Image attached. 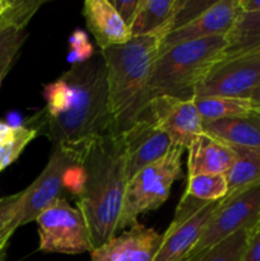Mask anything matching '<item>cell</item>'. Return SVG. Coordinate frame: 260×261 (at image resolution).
<instances>
[{
  "instance_id": "obj_38",
  "label": "cell",
  "mask_w": 260,
  "mask_h": 261,
  "mask_svg": "<svg viewBox=\"0 0 260 261\" xmlns=\"http://www.w3.org/2000/svg\"><path fill=\"white\" fill-rule=\"evenodd\" d=\"M2 82H3V81H0V86H2Z\"/></svg>"
},
{
  "instance_id": "obj_29",
  "label": "cell",
  "mask_w": 260,
  "mask_h": 261,
  "mask_svg": "<svg viewBox=\"0 0 260 261\" xmlns=\"http://www.w3.org/2000/svg\"><path fill=\"white\" fill-rule=\"evenodd\" d=\"M69 46L70 53L68 55V60L71 65L86 63L94 55L93 46L88 41V36L82 30H75L71 33L69 37Z\"/></svg>"
},
{
  "instance_id": "obj_7",
  "label": "cell",
  "mask_w": 260,
  "mask_h": 261,
  "mask_svg": "<svg viewBox=\"0 0 260 261\" xmlns=\"http://www.w3.org/2000/svg\"><path fill=\"white\" fill-rule=\"evenodd\" d=\"M78 162V145L54 144L50 158L37 178L24 189L23 208L18 217V227L36 222L43 211L63 198L68 171Z\"/></svg>"
},
{
  "instance_id": "obj_6",
  "label": "cell",
  "mask_w": 260,
  "mask_h": 261,
  "mask_svg": "<svg viewBox=\"0 0 260 261\" xmlns=\"http://www.w3.org/2000/svg\"><path fill=\"white\" fill-rule=\"evenodd\" d=\"M40 251L78 255L93 251L88 226L76 206L65 198L59 199L37 219Z\"/></svg>"
},
{
  "instance_id": "obj_37",
  "label": "cell",
  "mask_w": 260,
  "mask_h": 261,
  "mask_svg": "<svg viewBox=\"0 0 260 261\" xmlns=\"http://www.w3.org/2000/svg\"><path fill=\"white\" fill-rule=\"evenodd\" d=\"M257 102V103H259V106H260V101H256Z\"/></svg>"
},
{
  "instance_id": "obj_21",
  "label": "cell",
  "mask_w": 260,
  "mask_h": 261,
  "mask_svg": "<svg viewBox=\"0 0 260 261\" xmlns=\"http://www.w3.org/2000/svg\"><path fill=\"white\" fill-rule=\"evenodd\" d=\"M203 122L231 117H246L260 112V106L251 98L237 97H195L193 99Z\"/></svg>"
},
{
  "instance_id": "obj_12",
  "label": "cell",
  "mask_w": 260,
  "mask_h": 261,
  "mask_svg": "<svg viewBox=\"0 0 260 261\" xmlns=\"http://www.w3.org/2000/svg\"><path fill=\"white\" fill-rule=\"evenodd\" d=\"M241 13L240 0H217L208 10L195 18L193 22L170 33L161 42L160 54L189 41L227 35Z\"/></svg>"
},
{
  "instance_id": "obj_3",
  "label": "cell",
  "mask_w": 260,
  "mask_h": 261,
  "mask_svg": "<svg viewBox=\"0 0 260 261\" xmlns=\"http://www.w3.org/2000/svg\"><path fill=\"white\" fill-rule=\"evenodd\" d=\"M160 45L157 37L148 35L99 50L106 65L114 134L129 130L149 110L150 79Z\"/></svg>"
},
{
  "instance_id": "obj_30",
  "label": "cell",
  "mask_w": 260,
  "mask_h": 261,
  "mask_svg": "<svg viewBox=\"0 0 260 261\" xmlns=\"http://www.w3.org/2000/svg\"><path fill=\"white\" fill-rule=\"evenodd\" d=\"M139 2L140 0H110L112 7L116 9V12L119 13V15L122 18V20L126 23L129 28L133 24V22H134V18L138 12V7H139Z\"/></svg>"
},
{
  "instance_id": "obj_2",
  "label": "cell",
  "mask_w": 260,
  "mask_h": 261,
  "mask_svg": "<svg viewBox=\"0 0 260 261\" xmlns=\"http://www.w3.org/2000/svg\"><path fill=\"white\" fill-rule=\"evenodd\" d=\"M63 75L73 89L68 111L51 119L40 114L27 121L28 126L37 130L38 134L43 132L53 145L76 144L91 138L114 134L106 65L101 54H94L86 63L71 65Z\"/></svg>"
},
{
  "instance_id": "obj_9",
  "label": "cell",
  "mask_w": 260,
  "mask_h": 261,
  "mask_svg": "<svg viewBox=\"0 0 260 261\" xmlns=\"http://www.w3.org/2000/svg\"><path fill=\"white\" fill-rule=\"evenodd\" d=\"M260 84V51L217 64L196 87L195 97L250 98Z\"/></svg>"
},
{
  "instance_id": "obj_25",
  "label": "cell",
  "mask_w": 260,
  "mask_h": 261,
  "mask_svg": "<svg viewBox=\"0 0 260 261\" xmlns=\"http://www.w3.org/2000/svg\"><path fill=\"white\" fill-rule=\"evenodd\" d=\"M228 193L226 175H198L188 177L185 194L201 201H218Z\"/></svg>"
},
{
  "instance_id": "obj_16",
  "label": "cell",
  "mask_w": 260,
  "mask_h": 261,
  "mask_svg": "<svg viewBox=\"0 0 260 261\" xmlns=\"http://www.w3.org/2000/svg\"><path fill=\"white\" fill-rule=\"evenodd\" d=\"M83 17L87 28L101 50L124 45L133 38L130 28L110 0H86L83 4Z\"/></svg>"
},
{
  "instance_id": "obj_4",
  "label": "cell",
  "mask_w": 260,
  "mask_h": 261,
  "mask_svg": "<svg viewBox=\"0 0 260 261\" xmlns=\"http://www.w3.org/2000/svg\"><path fill=\"white\" fill-rule=\"evenodd\" d=\"M226 46V35H218L180 43L160 54L150 79V98L194 99L196 87L223 59Z\"/></svg>"
},
{
  "instance_id": "obj_40",
  "label": "cell",
  "mask_w": 260,
  "mask_h": 261,
  "mask_svg": "<svg viewBox=\"0 0 260 261\" xmlns=\"http://www.w3.org/2000/svg\"><path fill=\"white\" fill-rule=\"evenodd\" d=\"M0 199H2V198H0Z\"/></svg>"
},
{
  "instance_id": "obj_18",
  "label": "cell",
  "mask_w": 260,
  "mask_h": 261,
  "mask_svg": "<svg viewBox=\"0 0 260 261\" xmlns=\"http://www.w3.org/2000/svg\"><path fill=\"white\" fill-rule=\"evenodd\" d=\"M203 130L228 145L260 148V112L246 117L205 121L203 122Z\"/></svg>"
},
{
  "instance_id": "obj_17",
  "label": "cell",
  "mask_w": 260,
  "mask_h": 261,
  "mask_svg": "<svg viewBox=\"0 0 260 261\" xmlns=\"http://www.w3.org/2000/svg\"><path fill=\"white\" fill-rule=\"evenodd\" d=\"M188 177L226 175L236 161V152L226 143L201 133L188 147Z\"/></svg>"
},
{
  "instance_id": "obj_36",
  "label": "cell",
  "mask_w": 260,
  "mask_h": 261,
  "mask_svg": "<svg viewBox=\"0 0 260 261\" xmlns=\"http://www.w3.org/2000/svg\"><path fill=\"white\" fill-rule=\"evenodd\" d=\"M250 98L254 99V101H260V84L256 87V88H255V91L252 92L251 96H250Z\"/></svg>"
},
{
  "instance_id": "obj_31",
  "label": "cell",
  "mask_w": 260,
  "mask_h": 261,
  "mask_svg": "<svg viewBox=\"0 0 260 261\" xmlns=\"http://www.w3.org/2000/svg\"><path fill=\"white\" fill-rule=\"evenodd\" d=\"M242 261H260V224L252 233Z\"/></svg>"
},
{
  "instance_id": "obj_35",
  "label": "cell",
  "mask_w": 260,
  "mask_h": 261,
  "mask_svg": "<svg viewBox=\"0 0 260 261\" xmlns=\"http://www.w3.org/2000/svg\"><path fill=\"white\" fill-rule=\"evenodd\" d=\"M12 0H0V17L5 13V10L10 7Z\"/></svg>"
},
{
  "instance_id": "obj_11",
  "label": "cell",
  "mask_w": 260,
  "mask_h": 261,
  "mask_svg": "<svg viewBox=\"0 0 260 261\" xmlns=\"http://www.w3.org/2000/svg\"><path fill=\"white\" fill-rule=\"evenodd\" d=\"M126 155L127 180L162 158L172 147L170 137L160 129L149 110L129 130L122 133Z\"/></svg>"
},
{
  "instance_id": "obj_8",
  "label": "cell",
  "mask_w": 260,
  "mask_h": 261,
  "mask_svg": "<svg viewBox=\"0 0 260 261\" xmlns=\"http://www.w3.org/2000/svg\"><path fill=\"white\" fill-rule=\"evenodd\" d=\"M259 224L260 185H256L233 198L222 199L221 205L208 222L188 259L199 256L240 229L255 228Z\"/></svg>"
},
{
  "instance_id": "obj_26",
  "label": "cell",
  "mask_w": 260,
  "mask_h": 261,
  "mask_svg": "<svg viewBox=\"0 0 260 261\" xmlns=\"http://www.w3.org/2000/svg\"><path fill=\"white\" fill-rule=\"evenodd\" d=\"M43 97L46 99V107L41 114L51 119L68 111L73 99V89L65 76L61 75L55 82L45 87Z\"/></svg>"
},
{
  "instance_id": "obj_24",
  "label": "cell",
  "mask_w": 260,
  "mask_h": 261,
  "mask_svg": "<svg viewBox=\"0 0 260 261\" xmlns=\"http://www.w3.org/2000/svg\"><path fill=\"white\" fill-rule=\"evenodd\" d=\"M216 2L217 0H175V5L168 19L157 32L153 33V36L162 42L170 33L193 22Z\"/></svg>"
},
{
  "instance_id": "obj_20",
  "label": "cell",
  "mask_w": 260,
  "mask_h": 261,
  "mask_svg": "<svg viewBox=\"0 0 260 261\" xmlns=\"http://www.w3.org/2000/svg\"><path fill=\"white\" fill-rule=\"evenodd\" d=\"M223 60L260 51V12L241 13L226 35Z\"/></svg>"
},
{
  "instance_id": "obj_33",
  "label": "cell",
  "mask_w": 260,
  "mask_h": 261,
  "mask_svg": "<svg viewBox=\"0 0 260 261\" xmlns=\"http://www.w3.org/2000/svg\"><path fill=\"white\" fill-rule=\"evenodd\" d=\"M242 13L260 12V0H240Z\"/></svg>"
},
{
  "instance_id": "obj_13",
  "label": "cell",
  "mask_w": 260,
  "mask_h": 261,
  "mask_svg": "<svg viewBox=\"0 0 260 261\" xmlns=\"http://www.w3.org/2000/svg\"><path fill=\"white\" fill-rule=\"evenodd\" d=\"M162 239L163 234L138 222L130 229L93 249L91 261H153Z\"/></svg>"
},
{
  "instance_id": "obj_27",
  "label": "cell",
  "mask_w": 260,
  "mask_h": 261,
  "mask_svg": "<svg viewBox=\"0 0 260 261\" xmlns=\"http://www.w3.org/2000/svg\"><path fill=\"white\" fill-rule=\"evenodd\" d=\"M37 130L27 124L18 125L14 137L0 145V172L19 158L25 147L37 137Z\"/></svg>"
},
{
  "instance_id": "obj_28",
  "label": "cell",
  "mask_w": 260,
  "mask_h": 261,
  "mask_svg": "<svg viewBox=\"0 0 260 261\" xmlns=\"http://www.w3.org/2000/svg\"><path fill=\"white\" fill-rule=\"evenodd\" d=\"M25 191L0 199V237L18 228V217L23 208Z\"/></svg>"
},
{
  "instance_id": "obj_22",
  "label": "cell",
  "mask_w": 260,
  "mask_h": 261,
  "mask_svg": "<svg viewBox=\"0 0 260 261\" xmlns=\"http://www.w3.org/2000/svg\"><path fill=\"white\" fill-rule=\"evenodd\" d=\"M175 0H140L134 22L130 25L133 37L153 35L166 23Z\"/></svg>"
},
{
  "instance_id": "obj_34",
  "label": "cell",
  "mask_w": 260,
  "mask_h": 261,
  "mask_svg": "<svg viewBox=\"0 0 260 261\" xmlns=\"http://www.w3.org/2000/svg\"><path fill=\"white\" fill-rule=\"evenodd\" d=\"M13 233H14V231H9V232H7V233H4L2 237H0V254H2L3 250L7 247L8 242H9L10 237L13 236Z\"/></svg>"
},
{
  "instance_id": "obj_1",
  "label": "cell",
  "mask_w": 260,
  "mask_h": 261,
  "mask_svg": "<svg viewBox=\"0 0 260 261\" xmlns=\"http://www.w3.org/2000/svg\"><path fill=\"white\" fill-rule=\"evenodd\" d=\"M78 145L83 173L76 208L88 226L93 249L117 236L126 190V155L122 134L91 138Z\"/></svg>"
},
{
  "instance_id": "obj_14",
  "label": "cell",
  "mask_w": 260,
  "mask_h": 261,
  "mask_svg": "<svg viewBox=\"0 0 260 261\" xmlns=\"http://www.w3.org/2000/svg\"><path fill=\"white\" fill-rule=\"evenodd\" d=\"M43 3L42 0H12L10 7L0 17V81L12 68L28 36V23Z\"/></svg>"
},
{
  "instance_id": "obj_15",
  "label": "cell",
  "mask_w": 260,
  "mask_h": 261,
  "mask_svg": "<svg viewBox=\"0 0 260 261\" xmlns=\"http://www.w3.org/2000/svg\"><path fill=\"white\" fill-rule=\"evenodd\" d=\"M221 200L209 203L199 213L175 229H167L163 233L162 244L153 261H184L188 259L208 222L221 205Z\"/></svg>"
},
{
  "instance_id": "obj_5",
  "label": "cell",
  "mask_w": 260,
  "mask_h": 261,
  "mask_svg": "<svg viewBox=\"0 0 260 261\" xmlns=\"http://www.w3.org/2000/svg\"><path fill=\"white\" fill-rule=\"evenodd\" d=\"M185 148L175 145L127 180L117 233L138 223V217L160 208L170 196L173 182L183 177L181 160Z\"/></svg>"
},
{
  "instance_id": "obj_39",
  "label": "cell",
  "mask_w": 260,
  "mask_h": 261,
  "mask_svg": "<svg viewBox=\"0 0 260 261\" xmlns=\"http://www.w3.org/2000/svg\"><path fill=\"white\" fill-rule=\"evenodd\" d=\"M184 261H189V260H184Z\"/></svg>"
},
{
  "instance_id": "obj_19",
  "label": "cell",
  "mask_w": 260,
  "mask_h": 261,
  "mask_svg": "<svg viewBox=\"0 0 260 261\" xmlns=\"http://www.w3.org/2000/svg\"><path fill=\"white\" fill-rule=\"evenodd\" d=\"M236 152V161L226 173L228 193L223 199L233 198L254 186L260 185V148L229 145Z\"/></svg>"
},
{
  "instance_id": "obj_10",
  "label": "cell",
  "mask_w": 260,
  "mask_h": 261,
  "mask_svg": "<svg viewBox=\"0 0 260 261\" xmlns=\"http://www.w3.org/2000/svg\"><path fill=\"white\" fill-rule=\"evenodd\" d=\"M149 112L157 126L170 137L175 145L188 149L203 130V120L194 101L170 96L155 97L149 103Z\"/></svg>"
},
{
  "instance_id": "obj_32",
  "label": "cell",
  "mask_w": 260,
  "mask_h": 261,
  "mask_svg": "<svg viewBox=\"0 0 260 261\" xmlns=\"http://www.w3.org/2000/svg\"><path fill=\"white\" fill-rule=\"evenodd\" d=\"M17 133V126L7 124V122L0 121V145L9 142Z\"/></svg>"
},
{
  "instance_id": "obj_23",
  "label": "cell",
  "mask_w": 260,
  "mask_h": 261,
  "mask_svg": "<svg viewBox=\"0 0 260 261\" xmlns=\"http://www.w3.org/2000/svg\"><path fill=\"white\" fill-rule=\"evenodd\" d=\"M255 228H242L189 261H242Z\"/></svg>"
}]
</instances>
